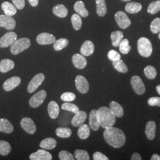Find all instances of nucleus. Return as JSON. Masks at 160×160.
<instances>
[{
  "instance_id": "obj_1",
  "label": "nucleus",
  "mask_w": 160,
  "mask_h": 160,
  "mask_svg": "<svg viewBox=\"0 0 160 160\" xmlns=\"http://www.w3.org/2000/svg\"><path fill=\"white\" fill-rule=\"evenodd\" d=\"M103 137L106 142L115 148L123 147L126 142V136L124 132L113 126L105 129Z\"/></svg>"
},
{
  "instance_id": "obj_2",
  "label": "nucleus",
  "mask_w": 160,
  "mask_h": 160,
  "mask_svg": "<svg viewBox=\"0 0 160 160\" xmlns=\"http://www.w3.org/2000/svg\"><path fill=\"white\" fill-rule=\"evenodd\" d=\"M97 116L100 126L107 129L113 125L116 122V116L108 107L103 106L97 110Z\"/></svg>"
},
{
  "instance_id": "obj_3",
  "label": "nucleus",
  "mask_w": 160,
  "mask_h": 160,
  "mask_svg": "<svg viewBox=\"0 0 160 160\" xmlns=\"http://www.w3.org/2000/svg\"><path fill=\"white\" fill-rule=\"evenodd\" d=\"M138 50L139 53L143 57H149L152 52L151 41L146 38H141L138 41Z\"/></svg>"
},
{
  "instance_id": "obj_4",
  "label": "nucleus",
  "mask_w": 160,
  "mask_h": 160,
  "mask_svg": "<svg viewBox=\"0 0 160 160\" xmlns=\"http://www.w3.org/2000/svg\"><path fill=\"white\" fill-rule=\"evenodd\" d=\"M31 45V42L28 38H24L16 40L10 48V51L13 55H17L21 52L28 49Z\"/></svg>"
},
{
  "instance_id": "obj_5",
  "label": "nucleus",
  "mask_w": 160,
  "mask_h": 160,
  "mask_svg": "<svg viewBox=\"0 0 160 160\" xmlns=\"http://www.w3.org/2000/svg\"><path fill=\"white\" fill-rule=\"evenodd\" d=\"M115 20L119 27L122 29H127L131 24V22L127 14L123 12H117L114 16Z\"/></svg>"
},
{
  "instance_id": "obj_6",
  "label": "nucleus",
  "mask_w": 160,
  "mask_h": 160,
  "mask_svg": "<svg viewBox=\"0 0 160 160\" xmlns=\"http://www.w3.org/2000/svg\"><path fill=\"white\" fill-rule=\"evenodd\" d=\"M46 95V92L45 90H40L36 92L30 98L29 100L30 106L33 108H38L45 100Z\"/></svg>"
},
{
  "instance_id": "obj_7",
  "label": "nucleus",
  "mask_w": 160,
  "mask_h": 160,
  "mask_svg": "<svg viewBox=\"0 0 160 160\" xmlns=\"http://www.w3.org/2000/svg\"><path fill=\"white\" fill-rule=\"evenodd\" d=\"M45 75L42 73L36 75L30 81L28 87V91L30 93L35 92L45 80Z\"/></svg>"
},
{
  "instance_id": "obj_8",
  "label": "nucleus",
  "mask_w": 160,
  "mask_h": 160,
  "mask_svg": "<svg viewBox=\"0 0 160 160\" xmlns=\"http://www.w3.org/2000/svg\"><path fill=\"white\" fill-rule=\"evenodd\" d=\"M17 39V35L15 32H9L6 33L0 39V48H4L11 46Z\"/></svg>"
},
{
  "instance_id": "obj_9",
  "label": "nucleus",
  "mask_w": 160,
  "mask_h": 160,
  "mask_svg": "<svg viewBox=\"0 0 160 160\" xmlns=\"http://www.w3.org/2000/svg\"><path fill=\"white\" fill-rule=\"evenodd\" d=\"M131 82L133 90L138 95H142L145 92V87L139 77L137 75L132 77Z\"/></svg>"
},
{
  "instance_id": "obj_10",
  "label": "nucleus",
  "mask_w": 160,
  "mask_h": 160,
  "mask_svg": "<svg viewBox=\"0 0 160 160\" xmlns=\"http://www.w3.org/2000/svg\"><path fill=\"white\" fill-rule=\"evenodd\" d=\"M16 20L10 16L3 14L0 16V27L4 28L7 30H12L15 28Z\"/></svg>"
},
{
  "instance_id": "obj_11",
  "label": "nucleus",
  "mask_w": 160,
  "mask_h": 160,
  "mask_svg": "<svg viewBox=\"0 0 160 160\" xmlns=\"http://www.w3.org/2000/svg\"><path fill=\"white\" fill-rule=\"evenodd\" d=\"M75 86L78 91L82 93L86 94L89 90V84L86 78L82 75H78L75 78Z\"/></svg>"
},
{
  "instance_id": "obj_12",
  "label": "nucleus",
  "mask_w": 160,
  "mask_h": 160,
  "mask_svg": "<svg viewBox=\"0 0 160 160\" xmlns=\"http://www.w3.org/2000/svg\"><path fill=\"white\" fill-rule=\"evenodd\" d=\"M23 129L29 134H34L36 132V126L34 121L29 118H24L20 122Z\"/></svg>"
},
{
  "instance_id": "obj_13",
  "label": "nucleus",
  "mask_w": 160,
  "mask_h": 160,
  "mask_svg": "<svg viewBox=\"0 0 160 160\" xmlns=\"http://www.w3.org/2000/svg\"><path fill=\"white\" fill-rule=\"evenodd\" d=\"M36 41L41 45H51L55 43L56 38L53 34L48 33H42L38 36Z\"/></svg>"
},
{
  "instance_id": "obj_14",
  "label": "nucleus",
  "mask_w": 160,
  "mask_h": 160,
  "mask_svg": "<svg viewBox=\"0 0 160 160\" xmlns=\"http://www.w3.org/2000/svg\"><path fill=\"white\" fill-rule=\"evenodd\" d=\"M21 83V78L18 77H12L6 80L3 84V89L6 92H10L19 86Z\"/></svg>"
},
{
  "instance_id": "obj_15",
  "label": "nucleus",
  "mask_w": 160,
  "mask_h": 160,
  "mask_svg": "<svg viewBox=\"0 0 160 160\" xmlns=\"http://www.w3.org/2000/svg\"><path fill=\"white\" fill-rule=\"evenodd\" d=\"M30 159L31 160H51L52 159V155L46 149H39L36 152L32 153L30 155Z\"/></svg>"
},
{
  "instance_id": "obj_16",
  "label": "nucleus",
  "mask_w": 160,
  "mask_h": 160,
  "mask_svg": "<svg viewBox=\"0 0 160 160\" xmlns=\"http://www.w3.org/2000/svg\"><path fill=\"white\" fill-rule=\"evenodd\" d=\"M87 118V114L84 111H78L75 113L74 116L71 120V123L75 127H79L82 125Z\"/></svg>"
},
{
  "instance_id": "obj_17",
  "label": "nucleus",
  "mask_w": 160,
  "mask_h": 160,
  "mask_svg": "<svg viewBox=\"0 0 160 160\" xmlns=\"http://www.w3.org/2000/svg\"><path fill=\"white\" fill-rule=\"evenodd\" d=\"M72 61L75 67L80 69L84 68L87 64L86 58L79 53H76L72 56Z\"/></svg>"
},
{
  "instance_id": "obj_18",
  "label": "nucleus",
  "mask_w": 160,
  "mask_h": 160,
  "mask_svg": "<svg viewBox=\"0 0 160 160\" xmlns=\"http://www.w3.org/2000/svg\"><path fill=\"white\" fill-rule=\"evenodd\" d=\"M94 51V45L92 41L86 40L81 47L80 52L85 57H88L92 55Z\"/></svg>"
},
{
  "instance_id": "obj_19",
  "label": "nucleus",
  "mask_w": 160,
  "mask_h": 160,
  "mask_svg": "<svg viewBox=\"0 0 160 160\" xmlns=\"http://www.w3.org/2000/svg\"><path fill=\"white\" fill-rule=\"evenodd\" d=\"M89 125L91 129L94 131L99 129L100 126L97 116V110H92L89 116Z\"/></svg>"
},
{
  "instance_id": "obj_20",
  "label": "nucleus",
  "mask_w": 160,
  "mask_h": 160,
  "mask_svg": "<svg viewBox=\"0 0 160 160\" xmlns=\"http://www.w3.org/2000/svg\"><path fill=\"white\" fill-rule=\"evenodd\" d=\"M48 112L51 118L57 119L59 113V107L58 103L55 101H51L48 104Z\"/></svg>"
},
{
  "instance_id": "obj_21",
  "label": "nucleus",
  "mask_w": 160,
  "mask_h": 160,
  "mask_svg": "<svg viewBox=\"0 0 160 160\" xmlns=\"http://www.w3.org/2000/svg\"><path fill=\"white\" fill-rule=\"evenodd\" d=\"M156 124L154 121H149L145 128V134L149 140H153L155 136Z\"/></svg>"
},
{
  "instance_id": "obj_22",
  "label": "nucleus",
  "mask_w": 160,
  "mask_h": 160,
  "mask_svg": "<svg viewBox=\"0 0 160 160\" xmlns=\"http://www.w3.org/2000/svg\"><path fill=\"white\" fill-rule=\"evenodd\" d=\"M74 8L75 12L81 17H87L89 14L88 10L86 9V7H85L84 3L82 1H77L75 3Z\"/></svg>"
},
{
  "instance_id": "obj_23",
  "label": "nucleus",
  "mask_w": 160,
  "mask_h": 160,
  "mask_svg": "<svg viewBox=\"0 0 160 160\" xmlns=\"http://www.w3.org/2000/svg\"><path fill=\"white\" fill-rule=\"evenodd\" d=\"M15 63L13 61L9 59H2L0 62V72L6 73L14 67Z\"/></svg>"
},
{
  "instance_id": "obj_24",
  "label": "nucleus",
  "mask_w": 160,
  "mask_h": 160,
  "mask_svg": "<svg viewBox=\"0 0 160 160\" xmlns=\"http://www.w3.org/2000/svg\"><path fill=\"white\" fill-rule=\"evenodd\" d=\"M14 130V127L11 122L6 119H0V132L5 133H11Z\"/></svg>"
},
{
  "instance_id": "obj_25",
  "label": "nucleus",
  "mask_w": 160,
  "mask_h": 160,
  "mask_svg": "<svg viewBox=\"0 0 160 160\" xmlns=\"http://www.w3.org/2000/svg\"><path fill=\"white\" fill-rule=\"evenodd\" d=\"M57 142L53 138H47L41 141L40 147L44 149H52L55 148L57 146Z\"/></svg>"
},
{
  "instance_id": "obj_26",
  "label": "nucleus",
  "mask_w": 160,
  "mask_h": 160,
  "mask_svg": "<svg viewBox=\"0 0 160 160\" xmlns=\"http://www.w3.org/2000/svg\"><path fill=\"white\" fill-rule=\"evenodd\" d=\"M110 109H111L116 117L120 118L124 114V111L122 106L118 102L113 101L110 103Z\"/></svg>"
},
{
  "instance_id": "obj_27",
  "label": "nucleus",
  "mask_w": 160,
  "mask_h": 160,
  "mask_svg": "<svg viewBox=\"0 0 160 160\" xmlns=\"http://www.w3.org/2000/svg\"><path fill=\"white\" fill-rule=\"evenodd\" d=\"M53 13L58 17L64 18L68 15V11L65 6L62 4H58L53 7Z\"/></svg>"
},
{
  "instance_id": "obj_28",
  "label": "nucleus",
  "mask_w": 160,
  "mask_h": 160,
  "mask_svg": "<svg viewBox=\"0 0 160 160\" xmlns=\"http://www.w3.org/2000/svg\"><path fill=\"white\" fill-rule=\"evenodd\" d=\"M1 7L6 15L12 16L17 12L16 7L9 2H4L1 5Z\"/></svg>"
},
{
  "instance_id": "obj_29",
  "label": "nucleus",
  "mask_w": 160,
  "mask_h": 160,
  "mask_svg": "<svg viewBox=\"0 0 160 160\" xmlns=\"http://www.w3.org/2000/svg\"><path fill=\"white\" fill-rule=\"evenodd\" d=\"M96 12L100 17L104 16L107 13V6L105 0H96Z\"/></svg>"
},
{
  "instance_id": "obj_30",
  "label": "nucleus",
  "mask_w": 160,
  "mask_h": 160,
  "mask_svg": "<svg viewBox=\"0 0 160 160\" xmlns=\"http://www.w3.org/2000/svg\"><path fill=\"white\" fill-rule=\"evenodd\" d=\"M142 10V5L140 3L136 2H129L125 6L126 12L131 14H135Z\"/></svg>"
},
{
  "instance_id": "obj_31",
  "label": "nucleus",
  "mask_w": 160,
  "mask_h": 160,
  "mask_svg": "<svg viewBox=\"0 0 160 160\" xmlns=\"http://www.w3.org/2000/svg\"><path fill=\"white\" fill-rule=\"evenodd\" d=\"M90 134V129L88 125L82 124L79 126L78 130V136L81 139H86L89 137Z\"/></svg>"
},
{
  "instance_id": "obj_32",
  "label": "nucleus",
  "mask_w": 160,
  "mask_h": 160,
  "mask_svg": "<svg viewBox=\"0 0 160 160\" xmlns=\"http://www.w3.org/2000/svg\"><path fill=\"white\" fill-rule=\"evenodd\" d=\"M123 33L120 31H115L111 33V40L113 46L118 47L123 40Z\"/></svg>"
},
{
  "instance_id": "obj_33",
  "label": "nucleus",
  "mask_w": 160,
  "mask_h": 160,
  "mask_svg": "<svg viewBox=\"0 0 160 160\" xmlns=\"http://www.w3.org/2000/svg\"><path fill=\"white\" fill-rule=\"evenodd\" d=\"M55 132L58 137L61 138H68L72 135V131L68 128H58Z\"/></svg>"
},
{
  "instance_id": "obj_34",
  "label": "nucleus",
  "mask_w": 160,
  "mask_h": 160,
  "mask_svg": "<svg viewBox=\"0 0 160 160\" xmlns=\"http://www.w3.org/2000/svg\"><path fill=\"white\" fill-rule=\"evenodd\" d=\"M12 151V147L10 143L4 140L0 141V155L7 156Z\"/></svg>"
},
{
  "instance_id": "obj_35",
  "label": "nucleus",
  "mask_w": 160,
  "mask_h": 160,
  "mask_svg": "<svg viewBox=\"0 0 160 160\" xmlns=\"http://www.w3.org/2000/svg\"><path fill=\"white\" fill-rule=\"evenodd\" d=\"M113 66L115 69L122 73H126L128 71V69L125 63L122 59H119L113 62Z\"/></svg>"
},
{
  "instance_id": "obj_36",
  "label": "nucleus",
  "mask_w": 160,
  "mask_h": 160,
  "mask_svg": "<svg viewBox=\"0 0 160 160\" xmlns=\"http://www.w3.org/2000/svg\"><path fill=\"white\" fill-rule=\"evenodd\" d=\"M68 44L69 40L67 39L61 38L55 42V43H53V48L55 51H59L63 49L66 46H67Z\"/></svg>"
},
{
  "instance_id": "obj_37",
  "label": "nucleus",
  "mask_w": 160,
  "mask_h": 160,
  "mask_svg": "<svg viewBox=\"0 0 160 160\" xmlns=\"http://www.w3.org/2000/svg\"><path fill=\"white\" fill-rule=\"evenodd\" d=\"M75 159L77 160H89L90 156L86 150L77 149L74 152Z\"/></svg>"
},
{
  "instance_id": "obj_38",
  "label": "nucleus",
  "mask_w": 160,
  "mask_h": 160,
  "mask_svg": "<svg viewBox=\"0 0 160 160\" xmlns=\"http://www.w3.org/2000/svg\"><path fill=\"white\" fill-rule=\"evenodd\" d=\"M71 22L75 30H78L81 29L82 26V20L80 15L78 14H74L71 17Z\"/></svg>"
},
{
  "instance_id": "obj_39",
  "label": "nucleus",
  "mask_w": 160,
  "mask_h": 160,
  "mask_svg": "<svg viewBox=\"0 0 160 160\" xmlns=\"http://www.w3.org/2000/svg\"><path fill=\"white\" fill-rule=\"evenodd\" d=\"M144 74L148 79H154L157 76V71L154 67L149 65L144 69Z\"/></svg>"
},
{
  "instance_id": "obj_40",
  "label": "nucleus",
  "mask_w": 160,
  "mask_h": 160,
  "mask_svg": "<svg viewBox=\"0 0 160 160\" xmlns=\"http://www.w3.org/2000/svg\"><path fill=\"white\" fill-rule=\"evenodd\" d=\"M119 51L123 54H127L131 51V46H129V40L127 39H124L122 40L119 44Z\"/></svg>"
},
{
  "instance_id": "obj_41",
  "label": "nucleus",
  "mask_w": 160,
  "mask_h": 160,
  "mask_svg": "<svg viewBox=\"0 0 160 160\" xmlns=\"http://www.w3.org/2000/svg\"><path fill=\"white\" fill-rule=\"evenodd\" d=\"M62 109L64 110L71 112L73 113H76L77 112H78L80 110V109L77 106H76L74 104L69 103V102H66V103L62 104Z\"/></svg>"
},
{
  "instance_id": "obj_42",
  "label": "nucleus",
  "mask_w": 160,
  "mask_h": 160,
  "mask_svg": "<svg viewBox=\"0 0 160 160\" xmlns=\"http://www.w3.org/2000/svg\"><path fill=\"white\" fill-rule=\"evenodd\" d=\"M147 11L152 14H154L160 11V1L152 2L148 7Z\"/></svg>"
},
{
  "instance_id": "obj_43",
  "label": "nucleus",
  "mask_w": 160,
  "mask_h": 160,
  "mask_svg": "<svg viewBox=\"0 0 160 160\" xmlns=\"http://www.w3.org/2000/svg\"><path fill=\"white\" fill-rule=\"evenodd\" d=\"M151 31L154 33L157 34L158 33L160 32V18H156L151 24L150 26Z\"/></svg>"
},
{
  "instance_id": "obj_44",
  "label": "nucleus",
  "mask_w": 160,
  "mask_h": 160,
  "mask_svg": "<svg viewBox=\"0 0 160 160\" xmlns=\"http://www.w3.org/2000/svg\"><path fill=\"white\" fill-rule=\"evenodd\" d=\"M75 97L76 96L73 92H65L61 95V98L62 99V100H63L65 102H70L74 101L75 99Z\"/></svg>"
},
{
  "instance_id": "obj_45",
  "label": "nucleus",
  "mask_w": 160,
  "mask_h": 160,
  "mask_svg": "<svg viewBox=\"0 0 160 160\" xmlns=\"http://www.w3.org/2000/svg\"><path fill=\"white\" fill-rule=\"evenodd\" d=\"M59 158L61 160H74V155L67 151H62L59 153Z\"/></svg>"
},
{
  "instance_id": "obj_46",
  "label": "nucleus",
  "mask_w": 160,
  "mask_h": 160,
  "mask_svg": "<svg viewBox=\"0 0 160 160\" xmlns=\"http://www.w3.org/2000/svg\"><path fill=\"white\" fill-rule=\"evenodd\" d=\"M108 57L111 61L113 62L118 60H119L121 58L120 54L114 50H110L108 53Z\"/></svg>"
},
{
  "instance_id": "obj_47",
  "label": "nucleus",
  "mask_w": 160,
  "mask_h": 160,
  "mask_svg": "<svg viewBox=\"0 0 160 160\" xmlns=\"http://www.w3.org/2000/svg\"><path fill=\"white\" fill-rule=\"evenodd\" d=\"M148 103L151 106H159L160 107V97H151L148 100Z\"/></svg>"
},
{
  "instance_id": "obj_48",
  "label": "nucleus",
  "mask_w": 160,
  "mask_h": 160,
  "mask_svg": "<svg viewBox=\"0 0 160 160\" xmlns=\"http://www.w3.org/2000/svg\"><path fill=\"white\" fill-rule=\"evenodd\" d=\"M12 1L18 10H22L25 6V0H12Z\"/></svg>"
},
{
  "instance_id": "obj_49",
  "label": "nucleus",
  "mask_w": 160,
  "mask_h": 160,
  "mask_svg": "<svg viewBox=\"0 0 160 160\" xmlns=\"http://www.w3.org/2000/svg\"><path fill=\"white\" fill-rule=\"evenodd\" d=\"M93 160H109V158L103 153L100 152H96L93 154Z\"/></svg>"
},
{
  "instance_id": "obj_50",
  "label": "nucleus",
  "mask_w": 160,
  "mask_h": 160,
  "mask_svg": "<svg viewBox=\"0 0 160 160\" xmlns=\"http://www.w3.org/2000/svg\"><path fill=\"white\" fill-rule=\"evenodd\" d=\"M131 160H142L141 156L139 155V153L135 152L132 155Z\"/></svg>"
},
{
  "instance_id": "obj_51",
  "label": "nucleus",
  "mask_w": 160,
  "mask_h": 160,
  "mask_svg": "<svg viewBox=\"0 0 160 160\" xmlns=\"http://www.w3.org/2000/svg\"><path fill=\"white\" fill-rule=\"evenodd\" d=\"M30 5L33 7H36L39 4V0H28Z\"/></svg>"
},
{
  "instance_id": "obj_52",
  "label": "nucleus",
  "mask_w": 160,
  "mask_h": 160,
  "mask_svg": "<svg viewBox=\"0 0 160 160\" xmlns=\"http://www.w3.org/2000/svg\"><path fill=\"white\" fill-rule=\"evenodd\" d=\"M151 160H160V156L159 155L157 154H154L152 155L151 158Z\"/></svg>"
},
{
  "instance_id": "obj_53",
  "label": "nucleus",
  "mask_w": 160,
  "mask_h": 160,
  "mask_svg": "<svg viewBox=\"0 0 160 160\" xmlns=\"http://www.w3.org/2000/svg\"><path fill=\"white\" fill-rule=\"evenodd\" d=\"M156 90H157V92H158V93L160 95V85L157 86Z\"/></svg>"
},
{
  "instance_id": "obj_54",
  "label": "nucleus",
  "mask_w": 160,
  "mask_h": 160,
  "mask_svg": "<svg viewBox=\"0 0 160 160\" xmlns=\"http://www.w3.org/2000/svg\"><path fill=\"white\" fill-rule=\"evenodd\" d=\"M123 1H125V2H128V1H130L131 0H122Z\"/></svg>"
},
{
  "instance_id": "obj_55",
  "label": "nucleus",
  "mask_w": 160,
  "mask_h": 160,
  "mask_svg": "<svg viewBox=\"0 0 160 160\" xmlns=\"http://www.w3.org/2000/svg\"><path fill=\"white\" fill-rule=\"evenodd\" d=\"M158 38H159V39H160V33H159V35H158Z\"/></svg>"
}]
</instances>
